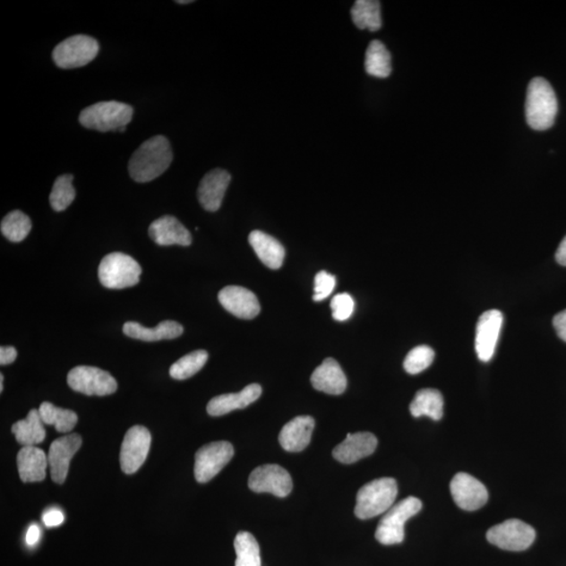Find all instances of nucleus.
<instances>
[{"instance_id": "bb28decb", "label": "nucleus", "mask_w": 566, "mask_h": 566, "mask_svg": "<svg viewBox=\"0 0 566 566\" xmlns=\"http://www.w3.org/2000/svg\"><path fill=\"white\" fill-rule=\"evenodd\" d=\"M411 415L415 417L424 416L440 421L444 415V399L439 390L427 389L416 392L410 404Z\"/></svg>"}, {"instance_id": "f8f14e48", "label": "nucleus", "mask_w": 566, "mask_h": 566, "mask_svg": "<svg viewBox=\"0 0 566 566\" xmlns=\"http://www.w3.org/2000/svg\"><path fill=\"white\" fill-rule=\"evenodd\" d=\"M248 484L255 493H270L277 497H287L293 490L290 473L279 465L256 467L251 473Z\"/></svg>"}, {"instance_id": "423d86ee", "label": "nucleus", "mask_w": 566, "mask_h": 566, "mask_svg": "<svg viewBox=\"0 0 566 566\" xmlns=\"http://www.w3.org/2000/svg\"><path fill=\"white\" fill-rule=\"evenodd\" d=\"M141 273L139 262L120 252L104 257L98 270L102 286L112 290H122L138 285Z\"/></svg>"}, {"instance_id": "0eeeda50", "label": "nucleus", "mask_w": 566, "mask_h": 566, "mask_svg": "<svg viewBox=\"0 0 566 566\" xmlns=\"http://www.w3.org/2000/svg\"><path fill=\"white\" fill-rule=\"evenodd\" d=\"M99 53V43L88 35H75L54 48L53 60L60 69L70 70L91 63Z\"/></svg>"}, {"instance_id": "473e14b6", "label": "nucleus", "mask_w": 566, "mask_h": 566, "mask_svg": "<svg viewBox=\"0 0 566 566\" xmlns=\"http://www.w3.org/2000/svg\"><path fill=\"white\" fill-rule=\"evenodd\" d=\"M208 361V353L206 350H195V352L184 356L183 358L177 360L175 364L170 367L171 378L176 380H186L193 377Z\"/></svg>"}, {"instance_id": "ea45409f", "label": "nucleus", "mask_w": 566, "mask_h": 566, "mask_svg": "<svg viewBox=\"0 0 566 566\" xmlns=\"http://www.w3.org/2000/svg\"><path fill=\"white\" fill-rule=\"evenodd\" d=\"M17 358V350L13 347H0V364L9 365Z\"/></svg>"}, {"instance_id": "dca6fc26", "label": "nucleus", "mask_w": 566, "mask_h": 566, "mask_svg": "<svg viewBox=\"0 0 566 566\" xmlns=\"http://www.w3.org/2000/svg\"><path fill=\"white\" fill-rule=\"evenodd\" d=\"M224 309L241 319H253L261 313L256 295L248 288L237 286L226 287L219 294Z\"/></svg>"}, {"instance_id": "c03bdc74", "label": "nucleus", "mask_w": 566, "mask_h": 566, "mask_svg": "<svg viewBox=\"0 0 566 566\" xmlns=\"http://www.w3.org/2000/svg\"><path fill=\"white\" fill-rule=\"evenodd\" d=\"M176 3L184 4H193V2H192V0H184V2H183V0H180V2H176Z\"/></svg>"}, {"instance_id": "393cba45", "label": "nucleus", "mask_w": 566, "mask_h": 566, "mask_svg": "<svg viewBox=\"0 0 566 566\" xmlns=\"http://www.w3.org/2000/svg\"><path fill=\"white\" fill-rule=\"evenodd\" d=\"M183 331V326L176 322H163L155 329H147L138 322H126L123 326V333L127 337L145 342L176 339Z\"/></svg>"}, {"instance_id": "cd10ccee", "label": "nucleus", "mask_w": 566, "mask_h": 566, "mask_svg": "<svg viewBox=\"0 0 566 566\" xmlns=\"http://www.w3.org/2000/svg\"><path fill=\"white\" fill-rule=\"evenodd\" d=\"M391 55L380 40L369 43L365 54V71L368 75L387 78L391 73Z\"/></svg>"}, {"instance_id": "4c0bfd02", "label": "nucleus", "mask_w": 566, "mask_h": 566, "mask_svg": "<svg viewBox=\"0 0 566 566\" xmlns=\"http://www.w3.org/2000/svg\"><path fill=\"white\" fill-rule=\"evenodd\" d=\"M42 520L48 527H58L64 524V515L60 510L53 509L43 514Z\"/></svg>"}, {"instance_id": "c85d7f7f", "label": "nucleus", "mask_w": 566, "mask_h": 566, "mask_svg": "<svg viewBox=\"0 0 566 566\" xmlns=\"http://www.w3.org/2000/svg\"><path fill=\"white\" fill-rule=\"evenodd\" d=\"M352 18L356 28L372 32L382 28L381 4L377 0H358L352 9Z\"/></svg>"}, {"instance_id": "1a4fd4ad", "label": "nucleus", "mask_w": 566, "mask_h": 566, "mask_svg": "<svg viewBox=\"0 0 566 566\" xmlns=\"http://www.w3.org/2000/svg\"><path fill=\"white\" fill-rule=\"evenodd\" d=\"M536 532L531 526L519 519H509L501 525L492 527L487 533L490 544L510 552L526 551L530 547Z\"/></svg>"}, {"instance_id": "39448f33", "label": "nucleus", "mask_w": 566, "mask_h": 566, "mask_svg": "<svg viewBox=\"0 0 566 566\" xmlns=\"http://www.w3.org/2000/svg\"><path fill=\"white\" fill-rule=\"evenodd\" d=\"M422 507V502L414 496L405 498L404 501L392 506L381 519L375 531V539L384 545L402 544L406 522L411 517L420 513Z\"/></svg>"}, {"instance_id": "c9c22d12", "label": "nucleus", "mask_w": 566, "mask_h": 566, "mask_svg": "<svg viewBox=\"0 0 566 566\" xmlns=\"http://www.w3.org/2000/svg\"><path fill=\"white\" fill-rule=\"evenodd\" d=\"M330 307L337 322H347L355 310L354 299L347 293L338 294L331 299Z\"/></svg>"}, {"instance_id": "412c9836", "label": "nucleus", "mask_w": 566, "mask_h": 566, "mask_svg": "<svg viewBox=\"0 0 566 566\" xmlns=\"http://www.w3.org/2000/svg\"><path fill=\"white\" fill-rule=\"evenodd\" d=\"M315 420L312 416H301L293 418L279 434V442L287 452H300L309 446Z\"/></svg>"}, {"instance_id": "7ed1b4c3", "label": "nucleus", "mask_w": 566, "mask_h": 566, "mask_svg": "<svg viewBox=\"0 0 566 566\" xmlns=\"http://www.w3.org/2000/svg\"><path fill=\"white\" fill-rule=\"evenodd\" d=\"M398 496L396 479L383 477L374 479L359 490L356 494L355 514L359 519H373L387 512Z\"/></svg>"}, {"instance_id": "6e6552de", "label": "nucleus", "mask_w": 566, "mask_h": 566, "mask_svg": "<svg viewBox=\"0 0 566 566\" xmlns=\"http://www.w3.org/2000/svg\"><path fill=\"white\" fill-rule=\"evenodd\" d=\"M67 384L73 390L86 396H109L118 390V383L112 374L92 366L73 368L67 375Z\"/></svg>"}, {"instance_id": "37998d69", "label": "nucleus", "mask_w": 566, "mask_h": 566, "mask_svg": "<svg viewBox=\"0 0 566 566\" xmlns=\"http://www.w3.org/2000/svg\"><path fill=\"white\" fill-rule=\"evenodd\" d=\"M4 390V374H0V391Z\"/></svg>"}, {"instance_id": "4468645a", "label": "nucleus", "mask_w": 566, "mask_h": 566, "mask_svg": "<svg viewBox=\"0 0 566 566\" xmlns=\"http://www.w3.org/2000/svg\"><path fill=\"white\" fill-rule=\"evenodd\" d=\"M451 495L455 503L465 510H476L487 503V488L478 479L467 473H459L450 484Z\"/></svg>"}, {"instance_id": "f03ea898", "label": "nucleus", "mask_w": 566, "mask_h": 566, "mask_svg": "<svg viewBox=\"0 0 566 566\" xmlns=\"http://www.w3.org/2000/svg\"><path fill=\"white\" fill-rule=\"evenodd\" d=\"M558 101L555 90L545 78H534L528 84L526 116L534 131H546L555 123Z\"/></svg>"}, {"instance_id": "f704fd0d", "label": "nucleus", "mask_w": 566, "mask_h": 566, "mask_svg": "<svg viewBox=\"0 0 566 566\" xmlns=\"http://www.w3.org/2000/svg\"><path fill=\"white\" fill-rule=\"evenodd\" d=\"M434 350L427 346L416 347L411 349L404 361L405 371L410 374H417L433 364Z\"/></svg>"}, {"instance_id": "c756f323", "label": "nucleus", "mask_w": 566, "mask_h": 566, "mask_svg": "<svg viewBox=\"0 0 566 566\" xmlns=\"http://www.w3.org/2000/svg\"><path fill=\"white\" fill-rule=\"evenodd\" d=\"M43 423L53 424L60 433H71L78 422L76 412L56 407L50 402H43L39 407Z\"/></svg>"}, {"instance_id": "e433bc0d", "label": "nucleus", "mask_w": 566, "mask_h": 566, "mask_svg": "<svg viewBox=\"0 0 566 566\" xmlns=\"http://www.w3.org/2000/svg\"><path fill=\"white\" fill-rule=\"evenodd\" d=\"M336 286V277L325 270H322L315 277V287H313V297L315 301H322L333 293Z\"/></svg>"}, {"instance_id": "f257e3e1", "label": "nucleus", "mask_w": 566, "mask_h": 566, "mask_svg": "<svg viewBox=\"0 0 566 566\" xmlns=\"http://www.w3.org/2000/svg\"><path fill=\"white\" fill-rule=\"evenodd\" d=\"M174 159L170 142L156 135L134 151L128 164L129 175L137 183H149L161 176Z\"/></svg>"}, {"instance_id": "aec40b11", "label": "nucleus", "mask_w": 566, "mask_h": 566, "mask_svg": "<svg viewBox=\"0 0 566 566\" xmlns=\"http://www.w3.org/2000/svg\"><path fill=\"white\" fill-rule=\"evenodd\" d=\"M311 383L313 389L319 391L339 396L347 390V379L339 363L333 358H328L313 371Z\"/></svg>"}, {"instance_id": "58836bf2", "label": "nucleus", "mask_w": 566, "mask_h": 566, "mask_svg": "<svg viewBox=\"0 0 566 566\" xmlns=\"http://www.w3.org/2000/svg\"><path fill=\"white\" fill-rule=\"evenodd\" d=\"M553 324L560 339L566 342V310L557 313L553 320Z\"/></svg>"}, {"instance_id": "a878e982", "label": "nucleus", "mask_w": 566, "mask_h": 566, "mask_svg": "<svg viewBox=\"0 0 566 566\" xmlns=\"http://www.w3.org/2000/svg\"><path fill=\"white\" fill-rule=\"evenodd\" d=\"M12 433L22 447L36 446L45 441L47 433L39 410H30L24 420L18 421L12 426Z\"/></svg>"}, {"instance_id": "2f4dec72", "label": "nucleus", "mask_w": 566, "mask_h": 566, "mask_svg": "<svg viewBox=\"0 0 566 566\" xmlns=\"http://www.w3.org/2000/svg\"><path fill=\"white\" fill-rule=\"evenodd\" d=\"M3 236L12 243H21L24 241L32 230V221L27 214L20 210H15L5 215L2 221Z\"/></svg>"}, {"instance_id": "9b49d317", "label": "nucleus", "mask_w": 566, "mask_h": 566, "mask_svg": "<svg viewBox=\"0 0 566 566\" xmlns=\"http://www.w3.org/2000/svg\"><path fill=\"white\" fill-rule=\"evenodd\" d=\"M151 445L150 430L143 426H133L128 430L123 440L120 464L126 475H133L145 463Z\"/></svg>"}, {"instance_id": "4be33fe9", "label": "nucleus", "mask_w": 566, "mask_h": 566, "mask_svg": "<svg viewBox=\"0 0 566 566\" xmlns=\"http://www.w3.org/2000/svg\"><path fill=\"white\" fill-rule=\"evenodd\" d=\"M262 392L260 384H251L244 387L241 392L215 397L207 406L208 414L212 416H220L230 414L233 410L244 409L257 401Z\"/></svg>"}, {"instance_id": "7c9ffc66", "label": "nucleus", "mask_w": 566, "mask_h": 566, "mask_svg": "<svg viewBox=\"0 0 566 566\" xmlns=\"http://www.w3.org/2000/svg\"><path fill=\"white\" fill-rule=\"evenodd\" d=\"M234 549L237 556L236 566H262L260 545L251 533H238Z\"/></svg>"}, {"instance_id": "ddd939ff", "label": "nucleus", "mask_w": 566, "mask_h": 566, "mask_svg": "<svg viewBox=\"0 0 566 566\" xmlns=\"http://www.w3.org/2000/svg\"><path fill=\"white\" fill-rule=\"evenodd\" d=\"M81 445V436L77 433L63 436L52 442L47 459L54 483L63 485L65 482L71 460Z\"/></svg>"}, {"instance_id": "2eb2a0df", "label": "nucleus", "mask_w": 566, "mask_h": 566, "mask_svg": "<svg viewBox=\"0 0 566 566\" xmlns=\"http://www.w3.org/2000/svg\"><path fill=\"white\" fill-rule=\"evenodd\" d=\"M502 323L503 315L498 310L485 312L479 318L476 337V350L479 360L489 362L493 358Z\"/></svg>"}, {"instance_id": "f3484780", "label": "nucleus", "mask_w": 566, "mask_h": 566, "mask_svg": "<svg viewBox=\"0 0 566 566\" xmlns=\"http://www.w3.org/2000/svg\"><path fill=\"white\" fill-rule=\"evenodd\" d=\"M231 182L229 172L214 169L202 177L198 190L199 201L209 212L218 211Z\"/></svg>"}, {"instance_id": "b1692460", "label": "nucleus", "mask_w": 566, "mask_h": 566, "mask_svg": "<svg viewBox=\"0 0 566 566\" xmlns=\"http://www.w3.org/2000/svg\"><path fill=\"white\" fill-rule=\"evenodd\" d=\"M249 243L264 266L272 270L281 268L286 251L276 238L262 231L255 230L251 232Z\"/></svg>"}, {"instance_id": "a19ab883", "label": "nucleus", "mask_w": 566, "mask_h": 566, "mask_svg": "<svg viewBox=\"0 0 566 566\" xmlns=\"http://www.w3.org/2000/svg\"><path fill=\"white\" fill-rule=\"evenodd\" d=\"M40 538V528L37 525H32L29 527L27 533V544L29 545H34L39 543Z\"/></svg>"}, {"instance_id": "9d476101", "label": "nucleus", "mask_w": 566, "mask_h": 566, "mask_svg": "<svg viewBox=\"0 0 566 566\" xmlns=\"http://www.w3.org/2000/svg\"><path fill=\"white\" fill-rule=\"evenodd\" d=\"M234 448L229 442H215L202 447L195 454L194 476L201 484L210 482L229 464Z\"/></svg>"}, {"instance_id": "6ab92c4d", "label": "nucleus", "mask_w": 566, "mask_h": 566, "mask_svg": "<svg viewBox=\"0 0 566 566\" xmlns=\"http://www.w3.org/2000/svg\"><path fill=\"white\" fill-rule=\"evenodd\" d=\"M378 446V440L371 433L347 434V439L338 445L333 457L342 464H354L372 455Z\"/></svg>"}, {"instance_id": "79ce46f5", "label": "nucleus", "mask_w": 566, "mask_h": 566, "mask_svg": "<svg viewBox=\"0 0 566 566\" xmlns=\"http://www.w3.org/2000/svg\"><path fill=\"white\" fill-rule=\"evenodd\" d=\"M556 261L560 266L566 267V236L563 238L562 244H559L556 252Z\"/></svg>"}, {"instance_id": "a211bd4d", "label": "nucleus", "mask_w": 566, "mask_h": 566, "mask_svg": "<svg viewBox=\"0 0 566 566\" xmlns=\"http://www.w3.org/2000/svg\"><path fill=\"white\" fill-rule=\"evenodd\" d=\"M150 236L159 245L178 244L188 247L193 243L192 234L180 220L171 215L153 221L149 229Z\"/></svg>"}, {"instance_id": "72a5a7b5", "label": "nucleus", "mask_w": 566, "mask_h": 566, "mask_svg": "<svg viewBox=\"0 0 566 566\" xmlns=\"http://www.w3.org/2000/svg\"><path fill=\"white\" fill-rule=\"evenodd\" d=\"M73 176L64 175L54 183L50 194V204L55 211H64L76 198V190L73 186Z\"/></svg>"}, {"instance_id": "5701e85b", "label": "nucleus", "mask_w": 566, "mask_h": 566, "mask_svg": "<svg viewBox=\"0 0 566 566\" xmlns=\"http://www.w3.org/2000/svg\"><path fill=\"white\" fill-rule=\"evenodd\" d=\"M48 459L36 446L22 447L17 455V467L23 483L41 482L46 478Z\"/></svg>"}, {"instance_id": "20e7f679", "label": "nucleus", "mask_w": 566, "mask_h": 566, "mask_svg": "<svg viewBox=\"0 0 566 566\" xmlns=\"http://www.w3.org/2000/svg\"><path fill=\"white\" fill-rule=\"evenodd\" d=\"M133 108L118 101L92 104L79 116L81 125L100 133L116 132L132 122Z\"/></svg>"}]
</instances>
